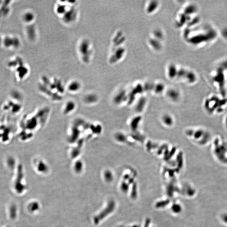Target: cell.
Here are the masks:
<instances>
[{
    "instance_id": "cell-11",
    "label": "cell",
    "mask_w": 227,
    "mask_h": 227,
    "mask_svg": "<svg viewBox=\"0 0 227 227\" xmlns=\"http://www.w3.org/2000/svg\"><path fill=\"white\" fill-rule=\"evenodd\" d=\"M7 227H11L10 226H7Z\"/></svg>"
},
{
    "instance_id": "cell-2",
    "label": "cell",
    "mask_w": 227,
    "mask_h": 227,
    "mask_svg": "<svg viewBox=\"0 0 227 227\" xmlns=\"http://www.w3.org/2000/svg\"><path fill=\"white\" fill-rule=\"evenodd\" d=\"M188 136L197 146L203 148L210 145L213 136L211 131L204 127H195L188 131Z\"/></svg>"
},
{
    "instance_id": "cell-10",
    "label": "cell",
    "mask_w": 227,
    "mask_h": 227,
    "mask_svg": "<svg viewBox=\"0 0 227 227\" xmlns=\"http://www.w3.org/2000/svg\"><path fill=\"white\" fill-rule=\"evenodd\" d=\"M222 123H223V125L224 129H225V130H226L227 132V114L225 115L223 117Z\"/></svg>"
},
{
    "instance_id": "cell-8",
    "label": "cell",
    "mask_w": 227,
    "mask_h": 227,
    "mask_svg": "<svg viewBox=\"0 0 227 227\" xmlns=\"http://www.w3.org/2000/svg\"><path fill=\"white\" fill-rule=\"evenodd\" d=\"M7 164L9 168L11 169L14 168V167H15V161H14V158H8L7 160Z\"/></svg>"
},
{
    "instance_id": "cell-5",
    "label": "cell",
    "mask_w": 227,
    "mask_h": 227,
    "mask_svg": "<svg viewBox=\"0 0 227 227\" xmlns=\"http://www.w3.org/2000/svg\"><path fill=\"white\" fill-rule=\"evenodd\" d=\"M17 213V210L16 206L12 205L9 208V216L11 219H14L16 218Z\"/></svg>"
},
{
    "instance_id": "cell-7",
    "label": "cell",
    "mask_w": 227,
    "mask_h": 227,
    "mask_svg": "<svg viewBox=\"0 0 227 227\" xmlns=\"http://www.w3.org/2000/svg\"><path fill=\"white\" fill-rule=\"evenodd\" d=\"M57 13L59 14H60V15H62V14H65L66 12V7L64 5H59L58 6H57Z\"/></svg>"
},
{
    "instance_id": "cell-4",
    "label": "cell",
    "mask_w": 227,
    "mask_h": 227,
    "mask_svg": "<svg viewBox=\"0 0 227 227\" xmlns=\"http://www.w3.org/2000/svg\"><path fill=\"white\" fill-rule=\"evenodd\" d=\"M89 49V44L88 42L85 41L82 43L80 46V51L82 55L83 54V57L89 56L87 53H89L90 54V51H88Z\"/></svg>"
},
{
    "instance_id": "cell-3",
    "label": "cell",
    "mask_w": 227,
    "mask_h": 227,
    "mask_svg": "<svg viewBox=\"0 0 227 227\" xmlns=\"http://www.w3.org/2000/svg\"><path fill=\"white\" fill-rule=\"evenodd\" d=\"M210 145L213 158L219 163L227 165V140L221 135H217Z\"/></svg>"
},
{
    "instance_id": "cell-1",
    "label": "cell",
    "mask_w": 227,
    "mask_h": 227,
    "mask_svg": "<svg viewBox=\"0 0 227 227\" xmlns=\"http://www.w3.org/2000/svg\"><path fill=\"white\" fill-rule=\"evenodd\" d=\"M203 108L210 116L221 115L227 108V97L217 94L210 95L203 100Z\"/></svg>"
},
{
    "instance_id": "cell-6",
    "label": "cell",
    "mask_w": 227,
    "mask_h": 227,
    "mask_svg": "<svg viewBox=\"0 0 227 227\" xmlns=\"http://www.w3.org/2000/svg\"><path fill=\"white\" fill-rule=\"evenodd\" d=\"M80 88V85L78 82H73L70 83L69 86V89L70 91H75L78 90Z\"/></svg>"
},
{
    "instance_id": "cell-9",
    "label": "cell",
    "mask_w": 227,
    "mask_h": 227,
    "mask_svg": "<svg viewBox=\"0 0 227 227\" xmlns=\"http://www.w3.org/2000/svg\"><path fill=\"white\" fill-rule=\"evenodd\" d=\"M33 18L34 16L31 13H28L24 16V19L28 21H31Z\"/></svg>"
}]
</instances>
